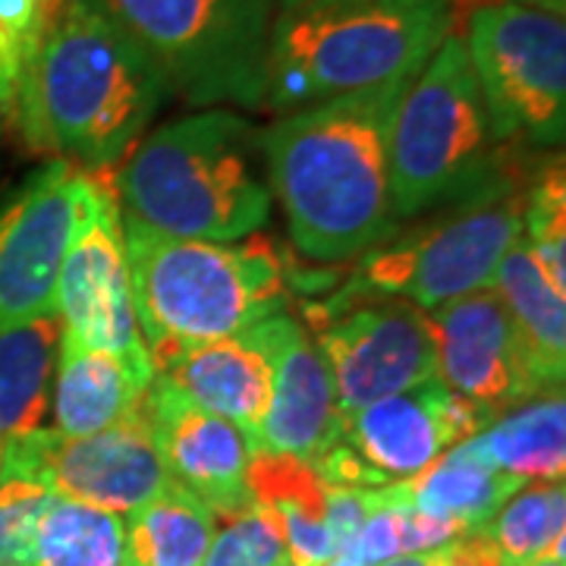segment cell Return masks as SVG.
<instances>
[{"label": "cell", "mask_w": 566, "mask_h": 566, "mask_svg": "<svg viewBox=\"0 0 566 566\" xmlns=\"http://www.w3.org/2000/svg\"><path fill=\"white\" fill-rule=\"evenodd\" d=\"M61 337L57 312L0 327V447L44 428Z\"/></svg>", "instance_id": "cell-22"}, {"label": "cell", "mask_w": 566, "mask_h": 566, "mask_svg": "<svg viewBox=\"0 0 566 566\" xmlns=\"http://www.w3.org/2000/svg\"><path fill=\"white\" fill-rule=\"evenodd\" d=\"M286 3H296V0H281V7H286Z\"/></svg>", "instance_id": "cell-39"}, {"label": "cell", "mask_w": 566, "mask_h": 566, "mask_svg": "<svg viewBox=\"0 0 566 566\" xmlns=\"http://www.w3.org/2000/svg\"><path fill=\"white\" fill-rule=\"evenodd\" d=\"M57 7L61 0H0V44L7 51L17 82L29 61L35 57Z\"/></svg>", "instance_id": "cell-32"}, {"label": "cell", "mask_w": 566, "mask_h": 566, "mask_svg": "<svg viewBox=\"0 0 566 566\" xmlns=\"http://www.w3.org/2000/svg\"><path fill=\"white\" fill-rule=\"evenodd\" d=\"M305 318L344 416L438 378L434 334L419 305L346 283L331 300L308 305Z\"/></svg>", "instance_id": "cell-10"}, {"label": "cell", "mask_w": 566, "mask_h": 566, "mask_svg": "<svg viewBox=\"0 0 566 566\" xmlns=\"http://www.w3.org/2000/svg\"><path fill=\"white\" fill-rule=\"evenodd\" d=\"M441 554H444L447 566H510L485 526L460 535L457 542L441 547Z\"/></svg>", "instance_id": "cell-33"}, {"label": "cell", "mask_w": 566, "mask_h": 566, "mask_svg": "<svg viewBox=\"0 0 566 566\" xmlns=\"http://www.w3.org/2000/svg\"><path fill=\"white\" fill-rule=\"evenodd\" d=\"M523 237L551 286L566 293V177L560 155L526 186Z\"/></svg>", "instance_id": "cell-30"}, {"label": "cell", "mask_w": 566, "mask_h": 566, "mask_svg": "<svg viewBox=\"0 0 566 566\" xmlns=\"http://www.w3.org/2000/svg\"><path fill=\"white\" fill-rule=\"evenodd\" d=\"M3 447H13L22 460L35 465L57 497L114 510L123 516L170 485L145 400L120 422L85 438H66L54 428H39Z\"/></svg>", "instance_id": "cell-13"}, {"label": "cell", "mask_w": 566, "mask_h": 566, "mask_svg": "<svg viewBox=\"0 0 566 566\" xmlns=\"http://www.w3.org/2000/svg\"><path fill=\"white\" fill-rule=\"evenodd\" d=\"M504 3H520V7H532V10H545L554 17H564L566 0H504Z\"/></svg>", "instance_id": "cell-36"}, {"label": "cell", "mask_w": 566, "mask_h": 566, "mask_svg": "<svg viewBox=\"0 0 566 566\" xmlns=\"http://www.w3.org/2000/svg\"><path fill=\"white\" fill-rule=\"evenodd\" d=\"M0 117H3V104H0Z\"/></svg>", "instance_id": "cell-40"}, {"label": "cell", "mask_w": 566, "mask_h": 566, "mask_svg": "<svg viewBox=\"0 0 566 566\" xmlns=\"http://www.w3.org/2000/svg\"><path fill=\"white\" fill-rule=\"evenodd\" d=\"M145 412L164 472L174 485L202 501L218 520L249 506L245 472L255 447L245 431L202 409L161 378H155L145 394Z\"/></svg>", "instance_id": "cell-16"}, {"label": "cell", "mask_w": 566, "mask_h": 566, "mask_svg": "<svg viewBox=\"0 0 566 566\" xmlns=\"http://www.w3.org/2000/svg\"><path fill=\"white\" fill-rule=\"evenodd\" d=\"M123 214L182 240L237 243L271 218L262 129L205 107L136 142L111 182Z\"/></svg>", "instance_id": "cell-3"}, {"label": "cell", "mask_w": 566, "mask_h": 566, "mask_svg": "<svg viewBox=\"0 0 566 566\" xmlns=\"http://www.w3.org/2000/svg\"><path fill=\"white\" fill-rule=\"evenodd\" d=\"M497 419L488 406L453 394L441 378L346 412L340 444L375 475L378 488L406 482L460 441Z\"/></svg>", "instance_id": "cell-15"}, {"label": "cell", "mask_w": 566, "mask_h": 566, "mask_svg": "<svg viewBox=\"0 0 566 566\" xmlns=\"http://www.w3.org/2000/svg\"><path fill=\"white\" fill-rule=\"evenodd\" d=\"M54 491L13 447H0V566H29L41 516Z\"/></svg>", "instance_id": "cell-29"}, {"label": "cell", "mask_w": 566, "mask_h": 566, "mask_svg": "<svg viewBox=\"0 0 566 566\" xmlns=\"http://www.w3.org/2000/svg\"><path fill=\"white\" fill-rule=\"evenodd\" d=\"M155 378L104 349L73 344L61 337L51 409L54 431L66 438H85L104 431L123 416H129L145 400Z\"/></svg>", "instance_id": "cell-20"}, {"label": "cell", "mask_w": 566, "mask_h": 566, "mask_svg": "<svg viewBox=\"0 0 566 566\" xmlns=\"http://www.w3.org/2000/svg\"><path fill=\"white\" fill-rule=\"evenodd\" d=\"M223 523L214 528V538L208 545L202 566H283L286 560V542L281 526L271 513L259 506H245L240 513H230L218 520Z\"/></svg>", "instance_id": "cell-31"}, {"label": "cell", "mask_w": 566, "mask_h": 566, "mask_svg": "<svg viewBox=\"0 0 566 566\" xmlns=\"http://www.w3.org/2000/svg\"><path fill=\"white\" fill-rule=\"evenodd\" d=\"M129 286L148 356L230 337L283 312L286 274L271 240H182L120 211Z\"/></svg>", "instance_id": "cell-5"}, {"label": "cell", "mask_w": 566, "mask_h": 566, "mask_svg": "<svg viewBox=\"0 0 566 566\" xmlns=\"http://www.w3.org/2000/svg\"><path fill=\"white\" fill-rule=\"evenodd\" d=\"M264 327L271 344V403L252 444L315 463L340 441L344 422L331 368L305 324L286 312L264 318Z\"/></svg>", "instance_id": "cell-17"}, {"label": "cell", "mask_w": 566, "mask_h": 566, "mask_svg": "<svg viewBox=\"0 0 566 566\" xmlns=\"http://www.w3.org/2000/svg\"><path fill=\"white\" fill-rule=\"evenodd\" d=\"M322 566H363V564H359L356 557H349V554H337V557H331V560Z\"/></svg>", "instance_id": "cell-37"}, {"label": "cell", "mask_w": 566, "mask_h": 566, "mask_svg": "<svg viewBox=\"0 0 566 566\" xmlns=\"http://www.w3.org/2000/svg\"><path fill=\"white\" fill-rule=\"evenodd\" d=\"M13 92H17V76H13V66H10V61H7L3 44H0V104H3V111H10V104H13Z\"/></svg>", "instance_id": "cell-35"}, {"label": "cell", "mask_w": 566, "mask_h": 566, "mask_svg": "<svg viewBox=\"0 0 566 566\" xmlns=\"http://www.w3.org/2000/svg\"><path fill=\"white\" fill-rule=\"evenodd\" d=\"M428 322L438 349V378L465 400L501 416L547 394H564L547 387L494 286L431 308Z\"/></svg>", "instance_id": "cell-14"}, {"label": "cell", "mask_w": 566, "mask_h": 566, "mask_svg": "<svg viewBox=\"0 0 566 566\" xmlns=\"http://www.w3.org/2000/svg\"><path fill=\"white\" fill-rule=\"evenodd\" d=\"M409 82L308 104L262 129L268 186L300 255L353 262L397 233L390 126Z\"/></svg>", "instance_id": "cell-1"}, {"label": "cell", "mask_w": 566, "mask_h": 566, "mask_svg": "<svg viewBox=\"0 0 566 566\" xmlns=\"http://www.w3.org/2000/svg\"><path fill=\"white\" fill-rule=\"evenodd\" d=\"M485 528L510 566H532L554 554L566 557L564 482H528L494 513Z\"/></svg>", "instance_id": "cell-27"}, {"label": "cell", "mask_w": 566, "mask_h": 566, "mask_svg": "<svg viewBox=\"0 0 566 566\" xmlns=\"http://www.w3.org/2000/svg\"><path fill=\"white\" fill-rule=\"evenodd\" d=\"M523 485L526 482L506 475L501 465L491 463L479 438H469L441 453L419 475L385 485V491L400 504L453 520L472 532L488 526L494 513Z\"/></svg>", "instance_id": "cell-21"}, {"label": "cell", "mask_w": 566, "mask_h": 566, "mask_svg": "<svg viewBox=\"0 0 566 566\" xmlns=\"http://www.w3.org/2000/svg\"><path fill=\"white\" fill-rule=\"evenodd\" d=\"M453 0H296L277 10L264 61L262 111L412 80L453 32Z\"/></svg>", "instance_id": "cell-4"}, {"label": "cell", "mask_w": 566, "mask_h": 566, "mask_svg": "<svg viewBox=\"0 0 566 566\" xmlns=\"http://www.w3.org/2000/svg\"><path fill=\"white\" fill-rule=\"evenodd\" d=\"M283 566H290V564H283Z\"/></svg>", "instance_id": "cell-41"}, {"label": "cell", "mask_w": 566, "mask_h": 566, "mask_svg": "<svg viewBox=\"0 0 566 566\" xmlns=\"http://www.w3.org/2000/svg\"><path fill=\"white\" fill-rule=\"evenodd\" d=\"M249 504L274 516L286 542L290 566H322L340 554L327 526V494L331 482L300 457L252 450L249 472Z\"/></svg>", "instance_id": "cell-19"}, {"label": "cell", "mask_w": 566, "mask_h": 566, "mask_svg": "<svg viewBox=\"0 0 566 566\" xmlns=\"http://www.w3.org/2000/svg\"><path fill=\"white\" fill-rule=\"evenodd\" d=\"M378 566H447L441 547L438 551H419V554H403V557H394Z\"/></svg>", "instance_id": "cell-34"}, {"label": "cell", "mask_w": 566, "mask_h": 566, "mask_svg": "<svg viewBox=\"0 0 566 566\" xmlns=\"http://www.w3.org/2000/svg\"><path fill=\"white\" fill-rule=\"evenodd\" d=\"M532 566H566V557H560V554H554V557H542L538 564Z\"/></svg>", "instance_id": "cell-38"}, {"label": "cell", "mask_w": 566, "mask_h": 566, "mask_svg": "<svg viewBox=\"0 0 566 566\" xmlns=\"http://www.w3.org/2000/svg\"><path fill=\"white\" fill-rule=\"evenodd\" d=\"M85 177L54 158L0 196V327L57 312V277Z\"/></svg>", "instance_id": "cell-12"}, {"label": "cell", "mask_w": 566, "mask_h": 566, "mask_svg": "<svg viewBox=\"0 0 566 566\" xmlns=\"http://www.w3.org/2000/svg\"><path fill=\"white\" fill-rule=\"evenodd\" d=\"M57 315L63 340L114 353L142 375L155 378L133 305L120 205L111 182L98 174H88L82 186L80 218L57 277Z\"/></svg>", "instance_id": "cell-11"}, {"label": "cell", "mask_w": 566, "mask_h": 566, "mask_svg": "<svg viewBox=\"0 0 566 566\" xmlns=\"http://www.w3.org/2000/svg\"><path fill=\"white\" fill-rule=\"evenodd\" d=\"M126 516L54 497L41 516L29 566H123Z\"/></svg>", "instance_id": "cell-26"}, {"label": "cell", "mask_w": 566, "mask_h": 566, "mask_svg": "<svg viewBox=\"0 0 566 566\" xmlns=\"http://www.w3.org/2000/svg\"><path fill=\"white\" fill-rule=\"evenodd\" d=\"M497 296L510 308L516 327L523 331L535 363L542 368L551 390H564L566 375V293L554 290L538 268L526 237L497 264L494 283Z\"/></svg>", "instance_id": "cell-23"}, {"label": "cell", "mask_w": 566, "mask_h": 566, "mask_svg": "<svg viewBox=\"0 0 566 566\" xmlns=\"http://www.w3.org/2000/svg\"><path fill=\"white\" fill-rule=\"evenodd\" d=\"M465 532L469 528L453 520L422 513L416 506L394 501L385 488H371V510L344 554L356 557L363 566H378L403 554L438 551Z\"/></svg>", "instance_id": "cell-28"}, {"label": "cell", "mask_w": 566, "mask_h": 566, "mask_svg": "<svg viewBox=\"0 0 566 566\" xmlns=\"http://www.w3.org/2000/svg\"><path fill=\"white\" fill-rule=\"evenodd\" d=\"M196 107L262 111L264 61L281 0H98Z\"/></svg>", "instance_id": "cell-7"}, {"label": "cell", "mask_w": 566, "mask_h": 566, "mask_svg": "<svg viewBox=\"0 0 566 566\" xmlns=\"http://www.w3.org/2000/svg\"><path fill=\"white\" fill-rule=\"evenodd\" d=\"M167 92L161 66L98 0H61L10 114L32 148L102 174L136 148Z\"/></svg>", "instance_id": "cell-2"}, {"label": "cell", "mask_w": 566, "mask_h": 566, "mask_svg": "<svg viewBox=\"0 0 566 566\" xmlns=\"http://www.w3.org/2000/svg\"><path fill=\"white\" fill-rule=\"evenodd\" d=\"M463 35L450 32L406 85L390 126L394 218H419L475 192L504 164Z\"/></svg>", "instance_id": "cell-6"}, {"label": "cell", "mask_w": 566, "mask_h": 566, "mask_svg": "<svg viewBox=\"0 0 566 566\" xmlns=\"http://www.w3.org/2000/svg\"><path fill=\"white\" fill-rule=\"evenodd\" d=\"M218 516L180 485L126 513L123 566H202Z\"/></svg>", "instance_id": "cell-24"}, {"label": "cell", "mask_w": 566, "mask_h": 566, "mask_svg": "<svg viewBox=\"0 0 566 566\" xmlns=\"http://www.w3.org/2000/svg\"><path fill=\"white\" fill-rule=\"evenodd\" d=\"M479 444L520 482H564L566 472V400L564 394H547L538 400L501 412L485 431L475 434Z\"/></svg>", "instance_id": "cell-25"}, {"label": "cell", "mask_w": 566, "mask_h": 566, "mask_svg": "<svg viewBox=\"0 0 566 566\" xmlns=\"http://www.w3.org/2000/svg\"><path fill=\"white\" fill-rule=\"evenodd\" d=\"M526 186L497 170L431 223L387 237L359 255L349 286L431 312L494 283L497 264L526 233Z\"/></svg>", "instance_id": "cell-8"}, {"label": "cell", "mask_w": 566, "mask_h": 566, "mask_svg": "<svg viewBox=\"0 0 566 566\" xmlns=\"http://www.w3.org/2000/svg\"><path fill=\"white\" fill-rule=\"evenodd\" d=\"M155 378L233 422L255 441L271 403V344L264 322L230 337L164 346L148 356ZM255 447V444H252Z\"/></svg>", "instance_id": "cell-18"}, {"label": "cell", "mask_w": 566, "mask_h": 566, "mask_svg": "<svg viewBox=\"0 0 566 566\" xmlns=\"http://www.w3.org/2000/svg\"><path fill=\"white\" fill-rule=\"evenodd\" d=\"M465 54L497 145H560L566 133V22L520 3H482L465 20Z\"/></svg>", "instance_id": "cell-9"}]
</instances>
